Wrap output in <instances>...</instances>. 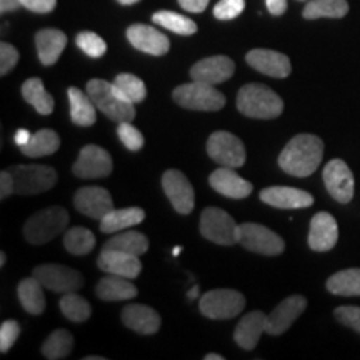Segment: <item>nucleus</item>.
Returning <instances> with one entry per match:
<instances>
[{"instance_id": "51", "label": "nucleus", "mask_w": 360, "mask_h": 360, "mask_svg": "<svg viewBox=\"0 0 360 360\" xmlns=\"http://www.w3.org/2000/svg\"><path fill=\"white\" fill-rule=\"evenodd\" d=\"M22 6L20 0H0V12L7 13L17 11Z\"/></svg>"}, {"instance_id": "52", "label": "nucleus", "mask_w": 360, "mask_h": 360, "mask_svg": "<svg viewBox=\"0 0 360 360\" xmlns=\"http://www.w3.org/2000/svg\"><path fill=\"white\" fill-rule=\"evenodd\" d=\"M30 137H32V134L29 132V130H25V129H20V130H17V134H15V143L19 147H24L27 142L30 141Z\"/></svg>"}, {"instance_id": "48", "label": "nucleus", "mask_w": 360, "mask_h": 360, "mask_svg": "<svg viewBox=\"0 0 360 360\" xmlns=\"http://www.w3.org/2000/svg\"><path fill=\"white\" fill-rule=\"evenodd\" d=\"M12 193H15V182H13L11 170H2L0 174V199L6 200Z\"/></svg>"}, {"instance_id": "40", "label": "nucleus", "mask_w": 360, "mask_h": 360, "mask_svg": "<svg viewBox=\"0 0 360 360\" xmlns=\"http://www.w3.org/2000/svg\"><path fill=\"white\" fill-rule=\"evenodd\" d=\"M115 87L124 94L132 103H141L146 101L147 89L143 80L135 77L132 74H119L114 80Z\"/></svg>"}, {"instance_id": "41", "label": "nucleus", "mask_w": 360, "mask_h": 360, "mask_svg": "<svg viewBox=\"0 0 360 360\" xmlns=\"http://www.w3.org/2000/svg\"><path fill=\"white\" fill-rule=\"evenodd\" d=\"M75 44L84 53H87L89 57L98 58L102 57L107 51V44L101 35L96 32H80L75 39Z\"/></svg>"}, {"instance_id": "25", "label": "nucleus", "mask_w": 360, "mask_h": 360, "mask_svg": "<svg viewBox=\"0 0 360 360\" xmlns=\"http://www.w3.org/2000/svg\"><path fill=\"white\" fill-rule=\"evenodd\" d=\"M265 321H267V314H264L262 310H254L244 315L233 332V340L237 342L238 347L244 350L257 347L260 335L265 332Z\"/></svg>"}, {"instance_id": "3", "label": "nucleus", "mask_w": 360, "mask_h": 360, "mask_svg": "<svg viewBox=\"0 0 360 360\" xmlns=\"http://www.w3.org/2000/svg\"><path fill=\"white\" fill-rule=\"evenodd\" d=\"M237 109L250 119H277L283 110V101L267 85L249 84L238 90Z\"/></svg>"}, {"instance_id": "42", "label": "nucleus", "mask_w": 360, "mask_h": 360, "mask_svg": "<svg viewBox=\"0 0 360 360\" xmlns=\"http://www.w3.org/2000/svg\"><path fill=\"white\" fill-rule=\"evenodd\" d=\"M117 135H119L120 142L129 148L130 152H137L143 147V135L139 129H135L130 122H120L117 127Z\"/></svg>"}, {"instance_id": "1", "label": "nucleus", "mask_w": 360, "mask_h": 360, "mask_svg": "<svg viewBox=\"0 0 360 360\" xmlns=\"http://www.w3.org/2000/svg\"><path fill=\"white\" fill-rule=\"evenodd\" d=\"M323 157V142L317 135L300 134L283 147L278 165L294 177H309L317 170Z\"/></svg>"}, {"instance_id": "28", "label": "nucleus", "mask_w": 360, "mask_h": 360, "mask_svg": "<svg viewBox=\"0 0 360 360\" xmlns=\"http://www.w3.org/2000/svg\"><path fill=\"white\" fill-rule=\"evenodd\" d=\"M69 94V103H70V119L72 122L79 127H90L96 124L97 120V107L89 97V94L82 92L77 87H70L67 90Z\"/></svg>"}, {"instance_id": "35", "label": "nucleus", "mask_w": 360, "mask_h": 360, "mask_svg": "<svg viewBox=\"0 0 360 360\" xmlns=\"http://www.w3.org/2000/svg\"><path fill=\"white\" fill-rule=\"evenodd\" d=\"M328 292L335 295H360V269L340 270L327 281Z\"/></svg>"}, {"instance_id": "57", "label": "nucleus", "mask_w": 360, "mask_h": 360, "mask_svg": "<svg viewBox=\"0 0 360 360\" xmlns=\"http://www.w3.org/2000/svg\"><path fill=\"white\" fill-rule=\"evenodd\" d=\"M180 252H182V247H175V249H174V252H172V254H174V255H179V254H180Z\"/></svg>"}, {"instance_id": "21", "label": "nucleus", "mask_w": 360, "mask_h": 360, "mask_svg": "<svg viewBox=\"0 0 360 360\" xmlns=\"http://www.w3.org/2000/svg\"><path fill=\"white\" fill-rule=\"evenodd\" d=\"M209 184L215 192H219L224 197H229V199H245L254 191V186L249 180L242 179L231 167H219L217 170H214L209 177Z\"/></svg>"}, {"instance_id": "56", "label": "nucleus", "mask_w": 360, "mask_h": 360, "mask_svg": "<svg viewBox=\"0 0 360 360\" xmlns=\"http://www.w3.org/2000/svg\"><path fill=\"white\" fill-rule=\"evenodd\" d=\"M4 265H6V254H0V267H4Z\"/></svg>"}, {"instance_id": "14", "label": "nucleus", "mask_w": 360, "mask_h": 360, "mask_svg": "<svg viewBox=\"0 0 360 360\" xmlns=\"http://www.w3.org/2000/svg\"><path fill=\"white\" fill-rule=\"evenodd\" d=\"M162 188H164L165 195L174 205V209L179 214H191L195 205V193H193V187L186 175L180 170L170 169L162 175Z\"/></svg>"}, {"instance_id": "4", "label": "nucleus", "mask_w": 360, "mask_h": 360, "mask_svg": "<svg viewBox=\"0 0 360 360\" xmlns=\"http://www.w3.org/2000/svg\"><path fill=\"white\" fill-rule=\"evenodd\" d=\"M69 212L64 207L52 205L34 214L24 225V236L32 245H44L65 232L69 225Z\"/></svg>"}, {"instance_id": "12", "label": "nucleus", "mask_w": 360, "mask_h": 360, "mask_svg": "<svg viewBox=\"0 0 360 360\" xmlns=\"http://www.w3.org/2000/svg\"><path fill=\"white\" fill-rule=\"evenodd\" d=\"M114 164L112 157L105 148L94 146H85L75 160L72 172L79 179H102L110 175Z\"/></svg>"}, {"instance_id": "19", "label": "nucleus", "mask_w": 360, "mask_h": 360, "mask_svg": "<svg viewBox=\"0 0 360 360\" xmlns=\"http://www.w3.org/2000/svg\"><path fill=\"white\" fill-rule=\"evenodd\" d=\"M339 240V225L334 215L319 212L310 220L309 247L315 252L332 250Z\"/></svg>"}, {"instance_id": "38", "label": "nucleus", "mask_w": 360, "mask_h": 360, "mask_svg": "<svg viewBox=\"0 0 360 360\" xmlns=\"http://www.w3.org/2000/svg\"><path fill=\"white\" fill-rule=\"evenodd\" d=\"M64 247L72 255H87L96 247V236L85 227H72L64 233Z\"/></svg>"}, {"instance_id": "53", "label": "nucleus", "mask_w": 360, "mask_h": 360, "mask_svg": "<svg viewBox=\"0 0 360 360\" xmlns=\"http://www.w3.org/2000/svg\"><path fill=\"white\" fill-rule=\"evenodd\" d=\"M197 295H199V287H192V289L188 290V294H187L188 299H195Z\"/></svg>"}, {"instance_id": "39", "label": "nucleus", "mask_w": 360, "mask_h": 360, "mask_svg": "<svg viewBox=\"0 0 360 360\" xmlns=\"http://www.w3.org/2000/svg\"><path fill=\"white\" fill-rule=\"evenodd\" d=\"M152 20L157 25L164 27V29L170 30V32L179 34V35H192L197 32V24L188 17L180 15V13L169 12V11H160L155 12L152 15Z\"/></svg>"}, {"instance_id": "55", "label": "nucleus", "mask_w": 360, "mask_h": 360, "mask_svg": "<svg viewBox=\"0 0 360 360\" xmlns=\"http://www.w3.org/2000/svg\"><path fill=\"white\" fill-rule=\"evenodd\" d=\"M119 4H122V6H134V4L141 2V0H117Z\"/></svg>"}, {"instance_id": "26", "label": "nucleus", "mask_w": 360, "mask_h": 360, "mask_svg": "<svg viewBox=\"0 0 360 360\" xmlns=\"http://www.w3.org/2000/svg\"><path fill=\"white\" fill-rule=\"evenodd\" d=\"M132 278L109 274L101 278L96 287V294L101 300L105 302H120V300H130L137 297V287L134 285Z\"/></svg>"}, {"instance_id": "31", "label": "nucleus", "mask_w": 360, "mask_h": 360, "mask_svg": "<svg viewBox=\"0 0 360 360\" xmlns=\"http://www.w3.org/2000/svg\"><path fill=\"white\" fill-rule=\"evenodd\" d=\"M22 97L25 98L27 103L34 107L40 115H51L53 112V97L44 87V82L37 77L25 80L22 85Z\"/></svg>"}, {"instance_id": "16", "label": "nucleus", "mask_w": 360, "mask_h": 360, "mask_svg": "<svg viewBox=\"0 0 360 360\" xmlns=\"http://www.w3.org/2000/svg\"><path fill=\"white\" fill-rule=\"evenodd\" d=\"M74 207L80 214L90 219L102 220L107 214L114 210V200L110 193L103 187H82L75 192Z\"/></svg>"}, {"instance_id": "45", "label": "nucleus", "mask_w": 360, "mask_h": 360, "mask_svg": "<svg viewBox=\"0 0 360 360\" xmlns=\"http://www.w3.org/2000/svg\"><path fill=\"white\" fill-rule=\"evenodd\" d=\"M335 319L344 326L354 328L355 332L360 334V307L354 305H344V307L335 309Z\"/></svg>"}, {"instance_id": "43", "label": "nucleus", "mask_w": 360, "mask_h": 360, "mask_svg": "<svg viewBox=\"0 0 360 360\" xmlns=\"http://www.w3.org/2000/svg\"><path fill=\"white\" fill-rule=\"evenodd\" d=\"M245 0H220L214 7V15L219 20H232L244 12Z\"/></svg>"}, {"instance_id": "5", "label": "nucleus", "mask_w": 360, "mask_h": 360, "mask_svg": "<svg viewBox=\"0 0 360 360\" xmlns=\"http://www.w3.org/2000/svg\"><path fill=\"white\" fill-rule=\"evenodd\" d=\"M175 103L188 110L215 112L225 105V96L214 85L192 80L191 84H184L174 90Z\"/></svg>"}, {"instance_id": "9", "label": "nucleus", "mask_w": 360, "mask_h": 360, "mask_svg": "<svg viewBox=\"0 0 360 360\" xmlns=\"http://www.w3.org/2000/svg\"><path fill=\"white\" fill-rule=\"evenodd\" d=\"M207 154L219 165L231 169L242 167L247 159L244 142L237 135L225 132V130H219L210 135L207 141Z\"/></svg>"}, {"instance_id": "2", "label": "nucleus", "mask_w": 360, "mask_h": 360, "mask_svg": "<svg viewBox=\"0 0 360 360\" xmlns=\"http://www.w3.org/2000/svg\"><path fill=\"white\" fill-rule=\"evenodd\" d=\"M87 94L97 109L114 122H132L135 119V103L130 102L115 87V84L102 79H92L87 82Z\"/></svg>"}, {"instance_id": "18", "label": "nucleus", "mask_w": 360, "mask_h": 360, "mask_svg": "<svg viewBox=\"0 0 360 360\" xmlns=\"http://www.w3.org/2000/svg\"><path fill=\"white\" fill-rule=\"evenodd\" d=\"M245 58L247 64L269 77L285 79L292 72L290 58L281 52L269 51V49H254L247 53Z\"/></svg>"}, {"instance_id": "46", "label": "nucleus", "mask_w": 360, "mask_h": 360, "mask_svg": "<svg viewBox=\"0 0 360 360\" xmlns=\"http://www.w3.org/2000/svg\"><path fill=\"white\" fill-rule=\"evenodd\" d=\"M19 62V52L13 45L2 42L0 44V75H7Z\"/></svg>"}, {"instance_id": "20", "label": "nucleus", "mask_w": 360, "mask_h": 360, "mask_svg": "<svg viewBox=\"0 0 360 360\" xmlns=\"http://www.w3.org/2000/svg\"><path fill=\"white\" fill-rule=\"evenodd\" d=\"M127 39L137 51L150 53V56H165L170 51L167 35L159 32L150 25H130L127 29Z\"/></svg>"}, {"instance_id": "54", "label": "nucleus", "mask_w": 360, "mask_h": 360, "mask_svg": "<svg viewBox=\"0 0 360 360\" xmlns=\"http://www.w3.org/2000/svg\"><path fill=\"white\" fill-rule=\"evenodd\" d=\"M205 360H224V357L220 354H207Z\"/></svg>"}, {"instance_id": "13", "label": "nucleus", "mask_w": 360, "mask_h": 360, "mask_svg": "<svg viewBox=\"0 0 360 360\" xmlns=\"http://www.w3.org/2000/svg\"><path fill=\"white\" fill-rule=\"evenodd\" d=\"M323 182L332 199L339 204H349L354 197L355 180L352 170L342 159H334L323 167Z\"/></svg>"}, {"instance_id": "49", "label": "nucleus", "mask_w": 360, "mask_h": 360, "mask_svg": "<svg viewBox=\"0 0 360 360\" xmlns=\"http://www.w3.org/2000/svg\"><path fill=\"white\" fill-rule=\"evenodd\" d=\"M179 4L184 11L200 13L205 11L207 6H209V0H179Z\"/></svg>"}, {"instance_id": "34", "label": "nucleus", "mask_w": 360, "mask_h": 360, "mask_svg": "<svg viewBox=\"0 0 360 360\" xmlns=\"http://www.w3.org/2000/svg\"><path fill=\"white\" fill-rule=\"evenodd\" d=\"M349 12V4L345 0H312L304 8V17L307 20L322 19H342Z\"/></svg>"}, {"instance_id": "22", "label": "nucleus", "mask_w": 360, "mask_h": 360, "mask_svg": "<svg viewBox=\"0 0 360 360\" xmlns=\"http://www.w3.org/2000/svg\"><path fill=\"white\" fill-rule=\"evenodd\" d=\"M97 265L103 272L115 274V276L127 278H137L142 272L141 257L125 254V252L120 250L102 249L97 259Z\"/></svg>"}, {"instance_id": "44", "label": "nucleus", "mask_w": 360, "mask_h": 360, "mask_svg": "<svg viewBox=\"0 0 360 360\" xmlns=\"http://www.w3.org/2000/svg\"><path fill=\"white\" fill-rule=\"evenodd\" d=\"M20 335V326L15 321H6L0 326V352L6 354Z\"/></svg>"}, {"instance_id": "15", "label": "nucleus", "mask_w": 360, "mask_h": 360, "mask_svg": "<svg viewBox=\"0 0 360 360\" xmlns=\"http://www.w3.org/2000/svg\"><path fill=\"white\" fill-rule=\"evenodd\" d=\"M305 307H307V299L302 295H292L283 299L272 312L267 314L265 332L270 335L283 334L302 315Z\"/></svg>"}, {"instance_id": "24", "label": "nucleus", "mask_w": 360, "mask_h": 360, "mask_svg": "<svg viewBox=\"0 0 360 360\" xmlns=\"http://www.w3.org/2000/svg\"><path fill=\"white\" fill-rule=\"evenodd\" d=\"M122 322L130 330L141 335L157 334L160 328V315L142 304H129L122 310Z\"/></svg>"}, {"instance_id": "30", "label": "nucleus", "mask_w": 360, "mask_h": 360, "mask_svg": "<svg viewBox=\"0 0 360 360\" xmlns=\"http://www.w3.org/2000/svg\"><path fill=\"white\" fill-rule=\"evenodd\" d=\"M17 295L27 312L32 315H40L45 310V297L44 285L34 276L20 281L17 287Z\"/></svg>"}, {"instance_id": "32", "label": "nucleus", "mask_w": 360, "mask_h": 360, "mask_svg": "<svg viewBox=\"0 0 360 360\" xmlns=\"http://www.w3.org/2000/svg\"><path fill=\"white\" fill-rule=\"evenodd\" d=\"M58 148H60V137L56 130L42 129L35 132L30 141L20 147V150L27 157H45L56 154Z\"/></svg>"}, {"instance_id": "50", "label": "nucleus", "mask_w": 360, "mask_h": 360, "mask_svg": "<svg viewBox=\"0 0 360 360\" xmlns=\"http://www.w3.org/2000/svg\"><path fill=\"white\" fill-rule=\"evenodd\" d=\"M265 4H267L269 12L272 15L278 17L287 11V0H265Z\"/></svg>"}, {"instance_id": "36", "label": "nucleus", "mask_w": 360, "mask_h": 360, "mask_svg": "<svg viewBox=\"0 0 360 360\" xmlns=\"http://www.w3.org/2000/svg\"><path fill=\"white\" fill-rule=\"evenodd\" d=\"M72 349H74V337L65 328H58L44 342L42 355L49 360H60L65 359L72 352Z\"/></svg>"}, {"instance_id": "8", "label": "nucleus", "mask_w": 360, "mask_h": 360, "mask_svg": "<svg viewBox=\"0 0 360 360\" xmlns=\"http://www.w3.org/2000/svg\"><path fill=\"white\" fill-rule=\"evenodd\" d=\"M200 233L219 245L238 244V225L219 207H207L200 215Z\"/></svg>"}, {"instance_id": "37", "label": "nucleus", "mask_w": 360, "mask_h": 360, "mask_svg": "<svg viewBox=\"0 0 360 360\" xmlns=\"http://www.w3.org/2000/svg\"><path fill=\"white\" fill-rule=\"evenodd\" d=\"M58 307H60V312L64 314L65 319L75 323L87 322L90 315H92L90 304L84 297L75 294V292H69V294L62 295V299L58 300Z\"/></svg>"}, {"instance_id": "6", "label": "nucleus", "mask_w": 360, "mask_h": 360, "mask_svg": "<svg viewBox=\"0 0 360 360\" xmlns=\"http://www.w3.org/2000/svg\"><path fill=\"white\" fill-rule=\"evenodd\" d=\"M245 297L238 290L215 289L202 295L199 307L202 315L215 321H227L237 317L245 307Z\"/></svg>"}, {"instance_id": "7", "label": "nucleus", "mask_w": 360, "mask_h": 360, "mask_svg": "<svg viewBox=\"0 0 360 360\" xmlns=\"http://www.w3.org/2000/svg\"><path fill=\"white\" fill-rule=\"evenodd\" d=\"M11 174L15 182V193L37 195L47 192L57 184L56 169L49 165H13Z\"/></svg>"}, {"instance_id": "23", "label": "nucleus", "mask_w": 360, "mask_h": 360, "mask_svg": "<svg viewBox=\"0 0 360 360\" xmlns=\"http://www.w3.org/2000/svg\"><path fill=\"white\" fill-rule=\"evenodd\" d=\"M260 200L276 209H307L314 204V197L309 192L294 187L264 188Z\"/></svg>"}, {"instance_id": "29", "label": "nucleus", "mask_w": 360, "mask_h": 360, "mask_svg": "<svg viewBox=\"0 0 360 360\" xmlns=\"http://www.w3.org/2000/svg\"><path fill=\"white\" fill-rule=\"evenodd\" d=\"M146 219V212L141 207H127V209H114L101 220V232L117 233L127 231L129 227L139 225Z\"/></svg>"}, {"instance_id": "27", "label": "nucleus", "mask_w": 360, "mask_h": 360, "mask_svg": "<svg viewBox=\"0 0 360 360\" xmlns=\"http://www.w3.org/2000/svg\"><path fill=\"white\" fill-rule=\"evenodd\" d=\"M35 45L40 62L44 65H53L64 52L67 35L57 29H44L35 35Z\"/></svg>"}, {"instance_id": "47", "label": "nucleus", "mask_w": 360, "mask_h": 360, "mask_svg": "<svg viewBox=\"0 0 360 360\" xmlns=\"http://www.w3.org/2000/svg\"><path fill=\"white\" fill-rule=\"evenodd\" d=\"M22 7L29 8V11L37 13H47L56 8L57 0H20Z\"/></svg>"}, {"instance_id": "11", "label": "nucleus", "mask_w": 360, "mask_h": 360, "mask_svg": "<svg viewBox=\"0 0 360 360\" xmlns=\"http://www.w3.org/2000/svg\"><path fill=\"white\" fill-rule=\"evenodd\" d=\"M32 276L42 283L44 289L62 295L69 294V292H77L84 285V277L79 270L58 264L39 265L34 269Z\"/></svg>"}, {"instance_id": "10", "label": "nucleus", "mask_w": 360, "mask_h": 360, "mask_svg": "<svg viewBox=\"0 0 360 360\" xmlns=\"http://www.w3.org/2000/svg\"><path fill=\"white\" fill-rule=\"evenodd\" d=\"M238 244L260 255H278L285 249L282 237L265 225L244 222L238 225Z\"/></svg>"}, {"instance_id": "17", "label": "nucleus", "mask_w": 360, "mask_h": 360, "mask_svg": "<svg viewBox=\"0 0 360 360\" xmlns=\"http://www.w3.org/2000/svg\"><path fill=\"white\" fill-rule=\"evenodd\" d=\"M236 64L232 58L227 56H214L202 58L191 69L192 80H199V82L217 85L229 80L233 75Z\"/></svg>"}, {"instance_id": "33", "label": "nucleus", "mask_w": 360, "mask_h": 360, "mask_svg": "<svg viewBox=\"0 0 360 360\" xmlns=\"http://www.w3.org/2000/svg\"><path fill=\"white\" fill-rule=\"evenodd\" d=\"M103 249L120 250L125 252V254L141 257L148 250V238L141 232L122 231V233H117V236L109 238L105 245H103Z\"/></svg>"}]
</instances>
